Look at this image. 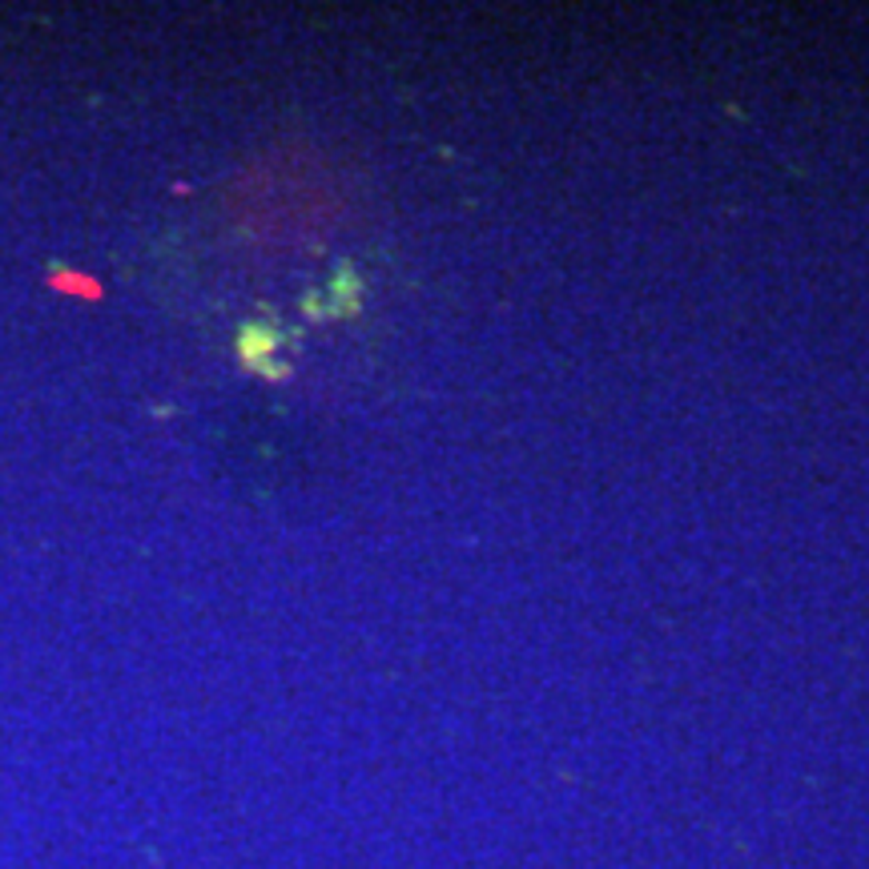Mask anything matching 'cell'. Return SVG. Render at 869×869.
Here are the masks:
<instances>
[{
    "label": "cell",
    "instance_id": "cell-1",
    "mask_svg": "<svg viewBox=\"0 0 869 869\" xmlns=\"http://www.w3.org/2000/svg\"><path fill=\"white\" fill-rule=\"evenodd\" d=\"M274 343H278V335H274L270 326H246V330H241V343H238L246 367L263 371V375H278V367L266 358L274 350Z\"/></svg>",
    "mask_w": 869,
    "mask_h": 869
},
{
    "label": "cell",
    "instance_id": "cell-2",
    "mask_svg": "<svg viewBox=\"0 0 869 869\" xmlns=\"http://www.w3.org/2000/svg\"><path fill=\"white\" fill-rule=\"evenodd\" d=\"M53 286H61V290H69V294H101V286L97 283H89V278H81L77 270H53Z\"/></svg>",
    "mask_w": 869,
    "mask_h": 869
}]
</instances>
